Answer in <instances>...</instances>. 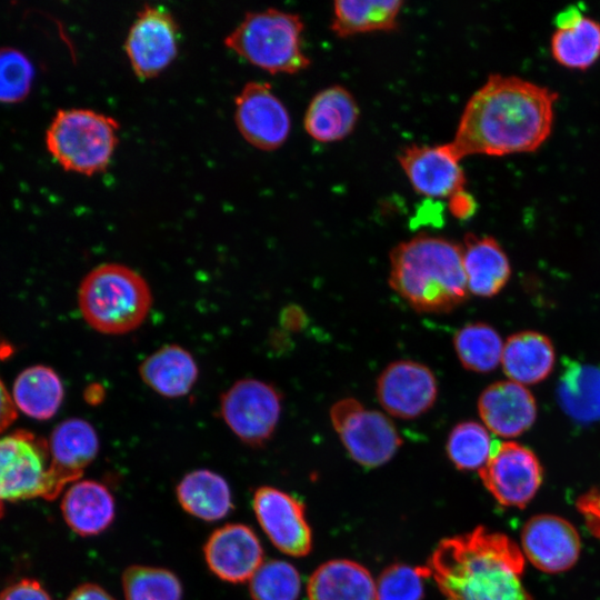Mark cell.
I'll use <instances>...</instances> for the list:
<instances>
[{
    "label": "cell",
    "mask_w": 600,
    "mask_h": 600,
    "mask_svg": "<svg viewBox=\"0 0 600 600\" xmlns=\"http://www.w3.org/2000/svg\"><path fill=\"white\" fill-rule=\"evenodd\" d=\"M494 440L479 422L463 421L453 427L447 441V453L459 470L482 469L492 452Z\"/></svg>",
    "instance_id": "cell-32"
},
{
    "label": "cell",
    "mask_w": 600,
    "mask_h": 600,
    "mask_svg": "<svg viewBox=\"0 0 600 600\" xmlns=\"http://www.w3.org/2000/svg\"><path fill=\"white\" fill-rule=\"evenodd\" d=\"M126 600H181L182 586L170 570L134 564L122 573Z\"/></svg>",
    "instance_id": "cell-33"
},
{
    "label": "cell",
    "mask_w": 600,
    "mask_h": 600,
    "mask_svg": "<svg viewBox=\"0 0 600 600\" xmlns=\"http://www.w3.org/2000/svg\"><path fill=\"white\" fill-rule=\"evenodd\" d=\"M176 493L183 510L204 521L220 520L233 508L228 482L211 470L187 473L178 483Z\"/></svg>",
    "instance_id": "cell-26"
},
{
    "label": "cell",
    "mask_w": 600,
    "mask_h": 600,
    "mask_svg": "<svg viewBox=\"0 0 600 600\" xmlns=\"http://www.w3.org/2000/svg\"><path fill=\"white\" fill-rule=\"evenodd\" d=\"M556 361L551 340L537 331H521L503 343L501 364L509 380L534 384L544 380Z\"/></svg>",
    "instance_id": "cell-23"
},
{
    "label": "cell",
    "mask_w": 600,
    "mask_h": 600,
    "mask_svg": "<svg viewBox=\"0 0 600 600\" xmlns=\"http://www.w3.org/2000/svg\"><path fill=\"white\" fill-rule=\"evenodd\" d=\"M256 517L271 542L282 552L302 557L311 550V530L303 504L273 487H260L253 494Z\"/></svg>",
    "instance_id": "cell-15"
},
{
    "label": "cell",
    "mask_w": 600,
    "mask_h": 600,
    "mask_svg": "<svg viewBox=\"0 0 600 600\" xmlns=\"http://www.w3.org/2000/svg\"><path fill=\"white\" fill-rule=\"evenodd\" d=\"M67 524L83 537L103 532L113 521L116 503L109 489L96 480L77 481L61 501Z\"/></svg>",
    "instance_id": "cell-22"
},
{
    "label": "cell",
    "mask_w": 600,
    "mask_h": 600,
    "mask_svg": "<svg viewBox=\"0 0 600 600\" xmlns=\"http://www.w3.org/2000/svg\"><path fill=\"white\" fill-rule=\"evenodd\" d=\"M34 80L31 60L19 49L0 47V103H18L30 93Z\"/></svg>",
    "instance_id": "cell-35"
},
{
    "label": "cell",
    "mask_w": 600,
    "mask_h": 600,
    "mask_svg": "<svg viewBox=\"0 0 600 600\" xmlns=\"http://www.w3.org/2000/svg\"><path fill=\"white\" fill-rule=\"evenodd\" d=\"M203 554L209 569L231 583L250 580L263 563V549L257 534L241 523L216 529L203 547Z\"/></svg>",
    "instance_id": "cell-17"
},
{
    "label": "cell",
    "mask_w": 600,
    "mask_h": 600,
    "mask_svg": "<svg viewBox=\"0 0 600 600\" xmlns=\"http://www.w3.org/2000/svg\"><path fill=\"white\" fill-rule=\"evenodd\" d=\"M330 419L346 450L361 466L372 468L386 463L402 443L388 417L356 399L336 402Z\"/></svg>",
    "instance_id": "cell-8"
},
{
    "label": "cell",
    "mask_w": 600,
    "mask_h": 600,
    "mask_svg": "<svg viewBox=\"0 0 600 600\" xmlns=\"http://www.w3.org/2000/svg\"><path fill=\"white\" fill-rule=\"evenodd\" d=\"M479 474L500 504L523 508L539 490L543 470L529 448L513 441H494L490 458Z\"/></svg>",
    "instance_id": "cell-11"
},
{
    "label": "cell",
    "mask_w": 600,
    "mask_h": 600,
    "mask_svg": "<svg viewBox=\"0 0 600 600\" xmlns=\"http://www.w3.org/2000/svg\"><path fill=\"white\" fill-rule=\"evenodd\" d=\"M461 250L469 293L484 298L499 293L511 276V267L498 241L468 233Z\"/></svg>",
    "instance_id": "cell-20"
},
{
    "label": "cell",
    "mask_w": 600,
    "mask_h": 600,
    "mask_svg": "<svg viewBox=\"0 0 600 600\" xmlns=\"http://www.w3.org/2000/svg\"><path fill=\"white\" fill-rule=\"evenodd\" d=\"M179 26L164 7L144 4L128 31L124 50L134 74L140 79L159 76L176 59Z\"/></svg>",
    "instance_id": "cell-10"
},
{
    "label": "cell",
    "mask_w": 600,
    "mask_h": 600,
    "mask_svg": "<svg viewBox=\"0 0 600 600\" xmlns=\"http://www.w3.org/2000/svg\"><path fill=\"white\" fill-rule=\"evenodd\" d=\"M0 600H51L46 589L36 580H19L0 592Z\"/></svg>",
    "instance_id": "cell-38"
},
{
    "label": "cell",
    "mask_w": 600,
    "mask_h": 600,
    "mask_svg": "<svg viewBox=\"0 0 600 600\" xmlns=\"http://www.w3.org/2000/svg\"><path fill=\"white\" fill-rule=\"evenodd\" d=\"M478 411L484 427L503 438L522 434L537 418L532 393L511 380L487 387L478 399Z\"/></svg>",
    "instance_id": "cell-18"
},
{
    "label": "cell",
    "mask_w": 600,
    "mask_h": 600,
    "mask_svg": "<svg viewBox=\"0 0 600 600\" xmlns=\"http://www.w3.org/2000/svg\"><path fill=\"white\" fill-rule=\"evenodd\" d=\"M426 567L447 600H532L521 548L484 527L443 539Z\"/></svg>",
    "instance_id": "cell-2"
},
{
    "label": "cell",
    "mask_w": 600,
    "mask_h": 600,
    "mask_svg": "<svg viewBox=\"0 0 600 600\" xmlns=\"http://www.w3.org/2000/svg\"><path fill=\"white\" fill-rule=\"evenodd\" d=\"M139 372L148 387L167 398L187 394L199 374L192 354L177 344L163 346L154 351L142 361Z\"/></svg>",
    "instance_id": "cell-24"
},
{
    "label": "cell",
    "mask_w": 600,
    "mask_h": 600,
    "mask_svg": "<svg viewBox=\"0 0 600 600\" xmlns=\"http://www.w3.org/2000/svg\"><path fill=\"white\" fill-rule=\"evenodd\" d=\"M12 396L16 407L27 416L47 420L60 408L63 387L54 370L38 364L23 370L17 377Z\"/></svg>",
    "instance_id": "cell-28"
},
{
    "label": "cell",
    "mask_w": 600,
    "mask_h": 600,
    "mask_svg": "<svg viewBox=\"0 0 600 600\" xmlns=\"http://www.w3.org/2000/svg\"><path fill=\"white\" fill-rule=\"evenodd\" d=\"M13 353V346L0 333V361ZM18 417L17 407L10 393L0 380V433Z\"/></svg>",
    "instance_id": "cell-37"
},
{
    "label": "cell",
    "mask_w": 600,
    "mask_h": 600,
    "mask_svg": "<svg viewBox=\"0 0 600 600\" xmlns=\"http://www.w3.org/2000/svg\"><path fill=\"white\" fill-rule=\"evenodd\" d=\"M220 413L242 442L252 447L262 446L279 422L281 396L270 383L242 379L222 394Z\"/></svg>",
    "instance_id": "cell-9"
},
{
    "label": "cell",
    "mask_w": 600,
    "mask_h": 600,
    "mask_svg": "<svg viewBox=\"0 0 600 600\" xmlns=\"http://www.w3.org/2000/svg\"><path fill=\"white\" fill-rule=\"evenodd\" d=\"M578 509L589 530L600 538V489L591 490L582 496L578 501Z\"/></svg>",
    "instance_id": "cell-39"
},
{
    "label": "cell",
    "mask_w": 600,
    "mask_h": 600,
    "mask_svg": "<svg viewBox=\"0 0 600 600\" xmlns=\"http://www.w3.org/2000/svg\"><path fill=\"white\" fill-rule=\"evenodd\" d=\"M377 397L382 408L400 419H414L436 402L438 383L433 372L412 360L390 363L377 380Z\"/></svg>",
    "instance_id": "cell-13"
},
{
    "label": "cell",
    "mask_w": 600,
    "mask_h": 600,
    "mask_svg": "<svg viewBox=\"0 0 600 600\" xmlns=\"http://www.w3.org/2000/svg\"><path fill=\"white\" fill-rule=\"evenodd\" d=\"M51 471L60 490L78 480L97 457L99 439L86 420L71 418L59 423L48 442Z\"/></svg>",
    "instance_id": "cell-19"
},
{
    "label": "cell",
    "mask_w": 600,
    "mask_h": 600,
    "mask_svg": "<svg viewBox=\"0 0 600 600\" xmlns=\"http://www.w3.org/2000/svg\"><path fill=\"white\" fill-rule=\"evenodd\" d=\"M452 213L458 218H467L474 210L472 198L464 191L451 198L450 206Z\"/></svg>",
    "instance_id": "cell-41"
},
{
    "label": "cell",
    "mask_w": 600,
    "mask_h": 600,
    "mask_svg": "<svg viewBox=\"0 0 600 600\" xmlns=\"http://www.w3.org/2000/svg\"><path fill=\"white\" fill-rule=\"evenodd\" d=\"M309 600H377L370 572L350 560H331L321 564L308 582Z\"/></svg>",
    "instance_id": "cell-25"
},
{
    "label": "cell",
    "mask_w": 600,
    "mask_h": 600,
    "mask_svg": "<svg viewBox=\"0 0 600 600\" xmlns=\"http://www.w3.org/2000/svg\"><path fill=\"white\" fill-rule=\"evenodd\" d=\"M559 402L573 419L590 422L600 419V369L571 364L558 388Z\"/></svg>",
    "instance_id": "cell-29"
},
{
    "label": "cell",
    "mask_w": 600,
    "mask_h": 600,
    "mask_svg": "<svg viewBox=\"0 0 600 600\" xmlns=\"http://www.w3.org/2000/svg\"><path fill=\"white\" fill-rule=\"evenodd\" d=\"M427 567H410L394 563L386 568L376 584L377 600H422L423 578Z\"/></svg>",
    "instance_id": "cell-36"
},
{
    "label": "cell",
    "mask_w": 600,
    "mask_h": 600,
    "mask_svg": "<svg viewBox=\"0 0 600 600\" xmlns=\"http://www.w3.org/2000/svg\"><path fill=\"white\" fill-rule=\"evenodd\" d=\"M236 126L243 139L257 149L280 148L291 129L290 114L267 82L250 81L234 99Z\"/></svg>",
    "instance_id": "cell-12"
},
{
    "label": "cell",
    "mask_w": 600,
    "mask_h": 600,
    "mask_svg": "<svg viewBox=\"0 0 600 600\" xmlns=\"http://www.w3.org/2000/svg\"><path fill=\"white\" fill-rule=\"evenodd\" d=\"M119 123L104 113L83 108L61 109L52 118L46 146L67 171L92 176L110 163L118 144Z\"/></svg>",
    "instance_id": "cell-6"
},
{
    "label": "cell",
    "mask_w": 600,
    "mask_h": 600,
    "mask_svg": "<svg viewBox=\"0 0 600 600\" xmlns=\"http://www.w3.org/2000/svg\"><path fill=\"white\" fill-rule=\"evenodd\" d=\"M390 287L414 310L449 312L469 294L461 244L419 234L390 253Z\"/></svg>",
    "instance_id": "cell-3"
},
{
    "label": "cell",
    "mask_w": 600,
    "mask_h": 600,
    "mask_svg": "<svg viewBox=\"0 0 600 600\" xmlns=\"http://www.w3.org/2000/svg\"><path fill=\"white\" fill-rule=\"evenodd\" d=\"M521 550L537 569L560 573L578 561L581 540L568 520L554 514H537L522 528Z\"/></svg>",
    "instance_id": "cell-16"
},
{
    "label": "cell",
    "mask_w": 600,
    "mask_h": 600,
    "mask_svg": "<svg viewBox=\"0 0 600 600\" xmlns=\"http://www.w3.org/2000/svg\"><path fill=\"white\" fill-rule=\"evenodd\" d=\"M358 118L359 108L351 92L341 86H331L311 99L303 127L316 141L336 142L353 131Z\"/></svg>",
    "instance_id": "cell-21"
},
{
    "label": "cell",
    "mask_w": 600,
    "mask_h": 600,
    "mask_svg": "<svg viewBox=\"0 0 600 600\" xmlns=\"http://www.w3.org/2000/svg\"><path fill=\"white\" fill-rule=\"evenodd\" d=\"M403 6L401 0H337L333 2L331 30L338 37H350L397 28Z\"/></svg>",
    "instance_id": "cell-27"
},
{
    "label": "cell",
    "mask_w": 600,
    "mask_h": 600,
    "mask_svg": "<svg viewBox=\"0 0 600 600\" xmlns=\"http://www.w3.org/2000/svg\"><path fill=\"white\" fill-rule=\"evenodd\" d=\"M60 493L43 438L26 430L0 437V517L8 502L38 497L53 500Z\"/></svg>",
    "instance_id": "cell-7"
},
{
    "label": "cell",
    "mask_w": 600,
    "mask_h": 600,
    "mask_svg": "<svg viewBox=\"0 0 600 600\" xmlns=\"http://www.w3.org/2000/svg\"><path fill=\"white\" fill-rule=\"evenodd\" d=\"M557 93L513 76L491 74L468 100L453 139L462 160L538 149L550 136Z\"/></svg>",
    "instance_id": "cell-1"
},
{
    "label": "cell",
    "mask_w": 600,
    "mask_h": 600,
    "mask_svg": "<svg viewBox=\"0 0 600 600\" xmlns=\"http://www.w3.org/2000/svg\"><path fill=\"white\" fill-rule=\"evenodd\" d=\"M78 302L91 328L106 334H123L144 321L152 297L137 271L119 263H103L83 278Z\"/></svg>",
    "instance_id": "cell-4"
},
{
    "label": "cell",
    "mask_w": 600,
    "mask_h": 600,
    "mask_svg": "<svg viewBox=\"0 0 600 600\" xmlns=\"http://www.w3.org/2000/svg\"><path fill=\"white\" fill-rule=\"evenodd\" d=\"M584 16L580 8L570 6L556 16L557 29H568L576 26Z\"/></svg>",
    "instance_id": "cell-42"
},
{
    "label": "cell",
    "mask_w": 600,
    "mask_h": 600,
    "mask_svg": "<svg viewBox=\"0 0 600 600\" xmlns=\"http://www.w3.org/2000/svg\"><path fill=\"white\" fill-rule=\"evenodd\" d=\"M304 24L297 13L268 8L248 12L224 44L251 64L276 73H297L311 61L302 46Z\"/></svg>",
    "instance_id": "cell-5"
},
{
    "label": "cell",
    "mask_w": 600,
    "mask_h": 600,
    "mask_svg": "<svg viewBox=\"0 0 600 600\" xmlns=\"http://www.w3.org/2000/svg\"><path fill=\"white\" fill-rule=\"evenodd\" d=\"M551 53L566 68L588 69L600 58V23L583 17L571 28L557 29L551 38Z\"/></svg>",
    "instance_id": "cell-30"
},
{
    "label": "cell",
    "mask_w": 600,
    "mask_h": 600,
    "mask_svg": "<svg viewBox=\"0 0 600 600\" xmlns=\"http://www.w3.org/2000/svg\"><path fill=\"white\" fill-rule=\"evenodd\" d=\"M453 346L461 364L473 372L487 373L501 362L503 342L491 326L470 322L453 337Z\"/></svg>",
    "instance_id": "cell-31"
},
{
    "label": "cell",
    "mask_w": 600,
    "mask_h": 600,
    "mask_svg": "<svg viewBox=\"0 0 600 600\" xmlns=\"http://www.w3.org/2000/svg\"><path fill=\"white\" fill-rule=\"evenodd\" d=\"M398 161L419 194L451 199L464 192L466 176L461 160L449 143L411 144L400 152Z\"/></svg>",
    "instance_id": "cell-14"
},
{
    "label": "cell",
    "mask_w": 600,
    "mask_h": 600,
    "mask_svg": "<svg viewBox=\"0 0 600 600\" xmlns=\"http://www.w3.org/2000/svg\"><path fill=\"white\" fill-rule=\"evenodd\" d=\"M67 600H116L102 587L96 583H83L76 588Z\"/></svg>",
    "instance_id": "cell-40"
},
{
    "label": "cell",
    "mask_w": 600,
    "mask_h": 600,
    "mask_svg": "<svg viewBox=\"0 0 600 600\" xmlns=\"http://www.w3.org/2000/svg\"><path fill=\"white\" fill-rule=\"evenodd\" d=\"M300 586V576L292 564L269 560L251 577L249 589L253 600H297Z\"/></svg>",
    "instance_id": "cell-34"
}]
</instances>
